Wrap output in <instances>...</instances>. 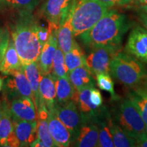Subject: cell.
Listing matches in <instances>:
<instances>
[{
	"label": "cell",
	"mask_w": 147,
	"mask_h": 147,
	"mask_svg": "<svg viewBox=\"0 0 147 147\" xmlns=\"http://www.w3.org/2000/svg\"><path fill=\"white\" fill-rule=\"evenodd\" d=\"M131 26L125 14L109 10L91 29L79 37L90 50L104 46H121L125 34Z\"/></svg>",
	"instance_id": "6da1fadb"
},
{
	"label": "cell",
	"mask_w": 147,
	"mask_h": 147,
	"mask_svg": "<svg viewBox=\"0 0 147 147\" xmlns=\"http://www.w3.org/2000/svg\"><path fill=\"white\" fill-rule=\"evenodd\" d=\"M13 25L11 37L23 65L38 61L45 44L39 37L41 25L35 21L32 13H22Z\"/></svg>",
	"instance_id": "7a4b0ae2"
},
{
	"label": "cell",
	"mask_w": 147,
	"mask_h": 147,
	"mask_svg": "<svg viewBox=\"0 0 147 147\" xmlns=\"http://www.w3.org/2000/svg\"><path fill=\"white\" fill-rule=\"evenodd\" d=\"M110 72L126 87L140 85L147 78V69L140 61L127 53L119 51L110 62Z\"/></svg>",
	"instance_id": "3957f363"
},
{
	"label": "cell",
	"mask_w": 147,
	"mask_h": 147,
	"mask_svg": "<svg viewBox=\"0 0 147 147\" xmlns=\"http://www.w3.org/2000/svg\"><path fill=\"white\" fill-rule=\"evenodd\" d=\"M110 8L100 0H75L71 14L74 37L80 36L91 29Z\"/></svg>",
	"instance_id": "277c9868"
},
{
	"label": "cell",
	"mask_w": 147,
	"mask_h": 147,
	"mask_svg": "<svg viewBox=\"0 0 147 147\" xmlns=\"http://www.w3.org/2000/svg\"><path fill=\"white\" fill-rule=\"evenodd\" d=\"M114 114L115 122L134 138L147 134V127L138 110L129 99H119Z\"/></svg>",
	"instance_id": "5b68a950"
},
{
	"label": "cell",
	"mask_w": 147,
	"mask_h": 147,
	"mask_svg": "<svg viewBox=\"0 0 147 147\" xmlns=\"http://www.w3.org/2000/svg\"><path fill=\"white\" fill-rule=\"evenodd\" d=\"M121 46H104L91 49L86 57V66L96 76L100 73H109L110 62Z\"/></svg>",
	"instance_id": "8992f818"
},
{
	"label": "cell",
	"mask_w": 147,
	"mask_h": 147,
	"mask_svg": "<svg viewBox=\"0 0 147 147\" xmlns=\"http://www.w3.org/2000/svg\"><path fill=\"white\" fill-rule=\"evenodd\" d=\"M53 109L58 118L71 132L73 142L80 127L86 121L79 111L76 102L71 100L63 104H56Z\"/></svg>",
	"instance_id": "52a82bcc"
},
{
	"label": "cell",
	"mask_w": 147,
	"mask_h": 147,
	"mask_svg": "<svg viewBox=\"0 0 147 147\" xmlns=\"http://www.w3.org/2000/svg\"><path fill=\"white\" fill-rule=\"evenodd\" d=\"M4 84V93L7 100L19 97H27L33 100V93L24 69L12 71L8 75ZM34 102V101H33Z\"/></svg>",
	"instance_id": "ba28073f"
},
{
	"label": "cell",
	"mask_w": 147,
	"mask_h": 147,
	"mask_svg": "<svg viewBox=\"0 0 147 147\" xmlns=\"http://www.w3.org/2000/svg\"><path fill=\"white\" fill-rule=\"evenodd\" d=\"M74 0H45L41 11L51 25L59 29L69 14Z\"/></svg>",
	"instance_id": "9c48e42d"
},
{
	"label": "cell",
	"mask_w": 147,
	"mask_h": 147,
	"mask_svg": "<svg viewBox=\"0 0 147 147\" xmlns=\"http://www.w3.org/2000/svg\"><path fill=\"white\" fill-rule=\"evenodd\" d=\"M125 49L129 55L147 64L146 29L139 25L134 27L129 34Z\"/></svg>",
	"instance_id": "30bf717a"
},
{
	"label": "cell",
	"mask_w": 147,
	"mask_h": 147,
	"mask_svg": "<svg viewBox=\"0 0 147 147\" xmlns=\"http://www.w3.org/2000/svg\"><path fill=\"white\" fill-rule=\"evenodd\" d=\"M91 88H85L80 91H75L72 100L76 102L79 111L85 120L96 121L107 110L104 106L98 108L92 104L90 100Z\"/></svg>",
	"instance_id": "8fae6325"
},
{
	"label": "cell",
	"mask_w": 147,
	"mask_h": 147,
	"mask_svg": "<svg viewBox=\"0 0 147 147\" xmlns=\"http://www.w3.org/2000/svg\"><path fill=\"white\" fill-rule=\"evenodd\" d=\"M51 32L48 41L44 45L42 52L38 59L42 75L51 74L52 71L53 61L58 47L57 29L49 25Z\"/></svg>",
	"instance_id": "7c38bea8"
},
{
	"label": "cell",
	"mask_w": 147,
	"mask_h": 147,
	"mask_svg": "<svg viewBox=\"0 0 147 147\" xmlns=\"http://www.w3.org/2000/svg\"><path fill=\"white\" fill-rule=\"evenodd\" d=\"M49 127L56 146L67 147L71 144V132L58 118L53 108L49 111Z\"/></svg>",
	"instance_id": "4fadbf2b"
},
{
	"label": "cell",
	"mask_w": 147,
	"mask_h": 147,
	"mask_svg": "<svg viewBox=\"0 0 147 147\" xmlns=\"http://www.w3.org/2000/svg\"><path fill=\"white\" fill-rule=\"evenodd\" d=\"M12 119L13 120L36 121L38 113L34 103L27 97H19L11 100L10 104Z\"/></svg>",
	"instance_id": "5bb4252c"
},
{
	"label": "cell",
	"mask_w": 147,
	"mask_h": 147,
	"mask_svg": "<svg viewBox=\"0 0 147 147\" xmlns=\"http://www.w3.org/2000/svg\"><path fill=\"white\" fill-rule=\"evenodd\" d=\"M99 144V127L94 121L86 120L71 144L78 147H95Z\"/></svg>",
	"instance_id": "9a60e30c"
},
{
	"label": "cell",
	"mask_w": 147,
	"mask_h": 147,
	"mask_svg": "<svg viewBox=\"0 0 147 147\" xmlns=\"http://www.w3.org/2000/svg\"><path fill=\"white\" fill-rule=\"evenodd\" d=\"M12 125L21 146H30L38 138L37 120L30 121L12 119Z\"/></svg>",
	"instance_id": "2e32d148"
},
{
	"label": "cell",
	"mask_w": 147,
	"mask_h": 147,
	"mask_svg": "<svg viewBox=\"0 0 147 147\" xmlns=\"http://www.w3.org/2000/svg\"><path fill=\"white\" fill-rule=\"evenodd\" d=\"M39 95L40 105L43 104L49 111L52 110L56 104V86L54 76L51 73L41 76Z\"/></svg>",
	"instance_id": "e0dca14e"
},
{
	"label": "cell",
	"mask_w": 147,
	"mask_h": 147,
	"mask_svg": "<svg viewBox=\"0 0 147 147\" xmlns=\"http://www.w3.org/2000/svg\"><path fill=\"white\" fill-rule=\"evenodd\" d=\"M72 7L73 5L69 14L66 16L65 19L57 30L58 47L61 49L63 53H66L71 51L77 43L74 40V36L73 34L72 26H71Z\"/></svg>",
	"instance_id": "ac0fdd59"
},
{
	"label": "cell",
	"mask_w": 147,
	"mask_h": 147,
	"mask_svg": "<svg viewBox=\"0 0 147 147\" xmlns=\"http://www.w3.org/2000/svg\"><path fill=\"white\" fill-rule=\"evenodd\" d=\"M23 68V65L14 46L13 40L10 37L8 48L0 63V71L8 76L12 71Z\"/></svg>",
	"instance_id": "d6986e66"
},
{
	"label": "cell",
	"mask_w": 147,
	"mask_h": 147,
	"mask_svg": "<svg viewBox=\"0 0 147 147\" xmlns=\"http://www.w3.org/2000/svg\"><path fill=\"white\" fill-rule=\"evenodd\" d=\"M68 78L76 91H80L85 88L95 87V82L93 74L87 66L78 67L69 71Z\"/></svg>",
	"instance_id": "ffe728a7"
},
{
	"label": "cell",
	"mask_w": 147,
	"mask_h": 147,
	"mask_svg": "<svg viewBox=\"0 0 147 147\" xmlns=\"http://www.w3.org/2000/svg\"><path fill=\"white\" fill-rule=\"evenodd\" d=\"M37 113L38 138L45 143L46 147L56 146L49 131V110L45 104H40Z\"/></svg>",
	"instance_id": "44dd1931"
},
{
	"label": "cell",
	"mask_w": 147,
	"mask_h": 147,
	"mask_svg": "<svg viewBox=\"0 0 147 147\" xmlns=\"http://www.w3.org/2000/svg\"><path fill=\"white\" fill-rule=\"evenodd\" d=\"M23 69L25 75L28 79L29 84H30L31 87H32L33 101H34V105L36 106V110L38 111V107L40 105L39 87L40 78H41L42 76L38 61L23 65Z\"/></svg>",
	"instance_id": "7402d4cb"
},
{
	"label": "cell",
	"mask_w": 147,
	"mask_h": 147,
	"mask_svg": "<svg viewBox=\"0 0 147 147\" xmlns=\"http://www.w3.org/2000/svg\"><path fill=\"white\" fill-rule=\"evenodd\" d=\"M2 104V115L0 121V146H5L7 138L13 129L12 114L8 100L3 95L1 100Z\"/></svg>",
	"instance_id": "603a6c76"
},
{
	"label": "cell",
	"mask_w": 147,
	"mask_h": 147,
	"mask_svg": "<svg viewBox=\"0 0 147 147\" xmlns=\"http://www.w3.org/2000/svg\"><path fill=\"white\" fill-rule=\"evenodd\" d=\"M54 78L56 86V104H63L72 100L75 89L68 77L54 76Z\"/></svg>",
	"instance_id": "cb8c5ba5"
},
{
	"label": "cell",
	"mask_w": 147,
	"mask_h": 147,
	"mask_svg": "<svg viewBox=\"0 0 147 147\" xmlns=\"http://www.w3.org/2000/svg\"><path fill=\"white\" fill-rule=\"evenodd\" d=\"M114 146L116 147H133L137 146L136 140L127 134L111 117L109 121Z\"/></svg>",
	"instance_id": "d4e9b609"
},
{
	"label": "cell",
	"mask_w": 147,
	"mask_h": 147,
	"mask_svg": "<svg viewBox=\"0 0 147 147\" xmlns=\"http://www.w3.org/2000/svg\"><path fill=\"white\" fill-rule=\"evenodd\" d=\"M128 93V99L133 103L147 127V93L140 86L131 88Z\"/></svg>",
	"instance_id": "484cf974"
},
{
	"label": "cell",
	"mask_w": 147,
	"mask_h": 147,
	"mask_svg": "<svg viewBox=\"0 0 147 147\" xmlns=\"http://www.w3.org/2000/svg\"><path fill=\"white\" fill-rule=\"evenodd\" d=\"M109 112L106 110L105 113L95 121L99 127V144L98 146L113 147V141L111 131H110L109 121L110 119Z\"/></svg>",
	"instance_id": "4316f807"
},
{
	"label": "cell",
	"mask_w": 147,
	"mask_h": 147,
	"mask_svg": "<svg viewBox=\"0 0 147 147\" xmlns=\"http://www.w3.org/2000/svg\"><path fill=\"white\" fill-rule=\"evenodd\" d=\"M64 59L68 71L78 67L86 66V57L78 43L76 44L71 51L64 53Z\"/></svg>",
	"instance_id": "83f0119b"
},
{
	"label": "cell",
	"mask_w": 147,
	"mask_h": 147,
	"mask_svg": "<svg viewBox=\"0 0 147 147\" xmlns=\"http://www.w3.org/2000/svg\"><path fill=\"white\" fill-rule=\"evenodd\" d=\"M52 72L55 77H68L69 71L65 62L64 53L59 47L53 59Z\"/></svg>",
	"instance_id": "f1b7e54d"
},
{
	"label": "cell",
	"mask_w": 147,
	"mask_h": 147,
	"mask_svg": "<svg viewBox=\"0 0 147 147\" xmlns=\"http://www.w3.org/2000/svg\"><path fill=\"white\" fill-rule=\"evenodd\" d=\"M95 76L97 86L101 90L109 93L114 101H118L119 99H121V97H119V95L116 93L114 87L115 84L109 73H100Z\"/></svg>",
	"instance_id": "f546056e"
},
{
	"label": "cell",
	"mask_w": 147,
	"mask_h": 147,
	"mask_svg": "<svg viewBox=\"0 0 147 147\" xmlns=\"http://www.w3.org/2000/svg\"><path fill=\"white\" fill-rule=\"evenodd\" d=\"M39 0H12V6L22 13H32L36 8Z\"/></svg>",
	"instance_id": "4dcf8cb0"
},
{
	"label": "cell",
	"mask_w": 147,
	"mask_h": 147,
	"mask_svg": "<svg viewBox=\"0 0 147 147\" xmlns=\"http://www.w3.org/2000/svg\"><path fill=\"white\" fill-rule=\"evenodd\" d=\"M90 100L96 107L101 108L103 106V99L101 93L95 88L91 87L90 90Z\"/></svg>",
	"instance_id": "1f68e13d"
},
{
	"label": "cell",
	"mask_w": 147,
	"mask_h": 147,
	"mask_svg": "<svg viewBox=\"0 0 147 147\" xmlns=\"http://www.w3.org/2000/svg\"><path fill=\"white\" fill-rule=\"evenodd\" d=\"M10 39V33L7 29H4L2 38H1V42H0V63L2 60L3 55L5 54V51H6Z\"/></svg>",
	"instance_id": "d6a6232c"
},
{
	"label": "cell",
	"mask_w": 147,
	"mask_h": 147,
	"mask_svg": "<svg viewBox=\"0 0 147 147\" xmlns=\"http://www.w3.org/2000/svg\"><path fill=\"white\" fill-rule=\"evenodd\" d=\"M5 146H11V147H17L20 146V142L18 140L17 136H16L15 132L14 131V129L12 131L10 132L9 136L6 140V145Z\"/></svg>",
	"instance_id": "836d02e7"
},
{
	"label": "cell",
	"mask_w": 147,
	"mask_h": 147,
	"mask_svg": "<svg viewBox=\"0 0 147 147\" xmlns=\"http://www.w3.org/2000/svg\"><path fill=\"white\" fill-rule=\"evenodd\" d=\"M102 3H105L110 7L113 6H123V5H127L131 2L133 0H100Z\"/></svg>",
	"instance_id": "e575fe53"
},
{
	"label": "cell",
	"mask_w": 147,
	"mask_h": 147,
	"mask_svg": "<svg viewBox=\"0 0 147 147\" xmlns=\"http://www.w3.org/2000/svg\"><path fill=\"white\" fill-rule=\"evenodd\" d=\"M138 16L139 20L144 25V28L147 30V13L140 8V10L138 11Z\"/></svg>",
	"instance_id": "d590c367"
},
{
	"label": "cell",
	"mask_w": 147,
	"mask_h": 147,
	"mask_svg": "<svg viewBox=\"0 0 147 147\" xmlns=\"http://www.w3.org/2000/svg\"><path fill=\"white\" fill-rule=\"evenodd\" d=\"M136 140L137 146L147 147V134L140 136Z\"/></svg>",
	"instance_id": "8d00e7d4"
},
{
	"label": "cell",
	"mask_w": 147,
	"mask_h": 147,
	"mask_svg": "<svg viewBox=\"0 0 147 147\" xmlns=\"http://www.w3.org/2000/svg\"><path fill=\"white\" fill-rule=\"evenodd\" d=\"M30 146H33V147H46L45 143L42 142L41 140H40L39 138L36 139V140H35L34 142L30 145Z\"/></svg>",
	"instance_id": "74e56055"
},
{
	"label": "cell",
	"mask_w": 147,
	"mask_h": 147,
	"mask_svg": "<svg viewBox=\"0 0 147 147\" xmlns=\"http://www.w3.org/2000/svg\"><path fill=\"white\" fill-rule=\"evenodd\" d=\"M139 86H140V87H142V89H144L147 93V78L145 79L144 81L142 82V84H141L140 85H139Z\"/></svg>",
	"instance_id": "f35d334b"
},
{
	"label": "cell",
	"mask_w": 147,
	"mask_h": 147,
	"mask_svg": "<svg viewBox=\"0 0 147 147\" xmlns=\"http://www.w3.org/2000/svg\"><path fill=\"white\" fill-rule=\"evenodd\" d=\"M3 1L5 4L10 5V6H12V0H3Z\"/></svg>",
	"instance_id": "ab89813d"
},
{
	"label": "cell",
	"mask_w": 147,
	"mask_h": 147,
	"mask_svg": "<svg viewBox=\"0 0 147 147\" xmlns=\"http://www.w3.org/2000/svg\"><path fill=\"white\" fill-rule=\"evenodd\" d=\"M140 8L141 10H144V12H146V13H147V5H143V4H142V5H140Z\"/></svg>",
	"instance_id": "60d3db41"
},
{
	"label": "cell",
	"mask_w": 147,
	"mask_h": 147,
	"mask_svg": "<svg viewBox=\"0 0 147 147\" xmlns=\"http://www.w3.org/2000/svg\"><path fill=\"white\" fill-rule=\"evenodd\" d=\"M3 86V79L2 77L0 76V91H1V89H2Z\"/></svg>",
	"instance_id": "b9f144b4"
},
{
	"label": "cell",
	"mask_w": 147,
	"mask_h": 147,
	"mask_svg": "<svg viewBox=\"0 0 147 147\" xmlns=\"http://www.w3.org/2000/svg\"><path fill=\"white\" fill-rule=\"evenodd\" d=\"M4 29H3L1 28V27H0V42H1V38H2L3 32H4Z\"/></svg>",
	"instance_id": "7bdbcfd3"
},
{
	"label": "cell",
	"mask_w": 147,
	"mask_h": 147,
	"mask_svg": "<svg viewBox=\"0 0 147 147\" xmlns=\"http://www.w3.org/2000/svg\"><path fill=\"white\" fill-rule=\"evenodd\" d=\"M1 115H2V104H1V100H0V121L1 119Z\"/></svg>",
	"instance_id": "ee69618b"
},
{
	"label": "cell",
	"mask_w": 147,
	"mask_h": 147,
	"mask_svg": "<svg viewBox=\"0 0 147 147\" xmlns=\"http://www.w3.org/2000/svg\"><path fill=\"white\" fill-rule=\"evenodd\" d=\"M137 1L143 5H147V0H137Z\"/></svg>",
	"instance_id": "f6af8a7d"
},
{
	"label": "cell",
	"mask_w": 147,
	"mask_h": 147,
	"mask_svg": "<svg viewBox=\"0 0 147 147\" xmlns=\"http://www.w3.org/2000/svg\"><path fill=\"white\" fill-rule=\"evenodd\" d=\"M3 3V0H0V5H1V3Z\"/></svg>",
	"instance_id": "bcb514c9"
}]
</instances>
